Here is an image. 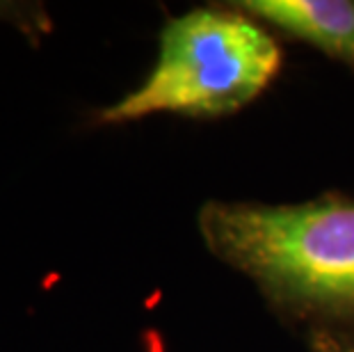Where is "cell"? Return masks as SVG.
I'll list each match as a JSON object with an SVG mask.
<instances>
[{"label": "cell", "instance_id": "277c9868", "mask_svg": "<svg viewBox=\"0 0 354 352\" xmlns=\"http://www.w3.org/2000/svg\"><path fill=\"white\" fill-rule=\"evenodd\" d=\"M299 336L308 352H354V334L350 332H304Z\"/></svg>", "mask_w": 354, "mask_h": 352}, {"label": "cell", "instance_id": "3957f363", "mask_svg": "<svg viewBox=\"0 0 354 352\" xmlns=\"http://www.w3.org/2000/svg\"><path fill=\"white\" fill-rule=\"evenodd\" d=\"M274 33L322 50L354 73V0H233Z\"/></svg>", "mask_w": 354, "mask_h": 352}, {"label": "cell", "instance_id": "6da1fadb", "mask_svg": "<svg viewBox=\"0 0 354 352\" xmlns=\"http://www.w3.org/2000/svg\"><path fill=\"white\" fill-rule=\"evenodd\" d=\"M197 227L206 250L250 279L299 334H354L352 194L297 204L210 199Z\"/></svg>", "mask_w": 354, "mask_h": 352}, {"label": "cell", "instance_id": "7a4b0ae2", "mask_svg": "<svg viewBox=\"0 0 354 352\" xmlns=\"http://www.w3.org/2000/svg\"><path fill=\"white\" fill-rule=\"evenodd\" d=\"M281 64L283 48L274 30L236 3L194 7L162 26L153 69L131 94L103 108L96 122L229 117L259 99Z\"/></svg>", "mask_w": 354, "mask_h": 352}]
</instances>
